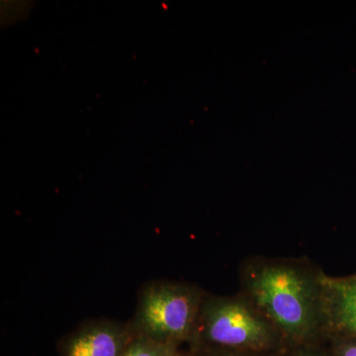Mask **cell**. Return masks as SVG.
Returning a JSON list of instances; mask_svg holds the SVG:
<instances>
[{
    "label": "cell",
    "mask_w": 356,
    "mask_h": 356,
    "mask_svg": "<svg viewBox=\"0 0 356 356\" xmlns=\"http://www.w3.org/2000/svg\"><path fill=\"white\" fill-rule=\"evenodd\" d=\"M296 356H318V355H310V353H302V355H298Z\"/></svg>",
    "instance_id": "obj_8"
},
{
    "label": "cell",
    "mask_w": 356,
    "mask_h": 356,
    "mask_svg": "<svg viewBox=\"0 0 356 356\" xmlns=\"http://www.w3.org/2000/svg\"><path fill=\"white\" fill-rule=\"evenodd\" d=\"M200 294L188 285L154 282L140 293L133 324L135 336L173 346L195 331L200 314Z\"/></svg>",
    "instance_id": "obj_2"
},
{
    "label": "cell",
    "mask_w": 356,
    "mask_h": 356,
    "mask_svg": "<svg viewBox=\"0 0 356 356\" xmlns=\"http://www.w3.org/2000/svg\"><path fill=\"white\" fill-rule=\"evenodd\" d=\"M339 356H356V341L341 344Z\"/></svg>",
    "instance_id": "obj_7"
},
{
    "label": "cell",
    "mask_w": 356,
    "mask_h": 356,
    "mask_svg": "<svg viewBox=\"0 0 356 356\" xmlns=\"http://www.w3.org/2000/svg\"><path fill=\"white\" fill-rule=\"evenodd\" d=\"M198 324L208 343L234 350H261L273 339L270 325L242 301L208 299L201 305Z\"/></svg>",
    "instance_id": "obj_3"
},
{
    "label": "cell",
    "mask_w": 356,
    "mask_h": 356,
    "mask_svg": "<svg viewBox=\"0 0 356 356\" xmlns=\"http://www.w3.org/2000/svg\"><path fill=\"white\" fill-rule=\"evenodd\" d=\"M122 356H172V346L147 337L134 336Z\"/></svg>",
    "instance_id": "obj_6"
},
{
    "label": "cell",
    "mask_w": 356,
    "mask_h": 356,
    "mask_svg": "<svg viewBox=\"0 0 356 356\" xmlns=\"http://www.w3.org/2000/svg\"><path fill=\"white\" fill-rule=\"evenodd\" d=\"M252 300L264 316L293 339L315 334L322 314V287L295 267L267 266L250 280Z\"/></svg>",
    "instance_id": "obj_1"
},
{
    "label": "cell",
    "mask_w": 356,
    "mask_h": 356,
    "mask_svg": "<svg viewBox=\"0 0 356 356\" xmlns=\"http://www.w3.org/2000/svg\"><path fill=\"white\" fill-rule=\"evenodd\" d=\"M324 309L337 329L356 336V276L343 280L324 278Z\"/></svg>",
    "instance_id": "obj_5"
},
{
    "label": "cell",
    "mask_w": 356,
    "mask_h": 356,
    "mask_svg": "<svg viewBox=\"0 0 356 356\" xmlns=\"http://www.w3.org/2000/svg\"><path fill=\"white\" fill-rule=\"evenodd\" d=\"M208 356H238V355H208Z\"/></svg>",
    "instance_id": "obj_9"
},
{
    "label": "cell",
    "mask_w": 356,
    "mask_h": 356,
    "mask_svg": "<svg viewBox=\"0 0 356 356\" xmlns=\"http://www.w3.org/2000/svg\"><path fill=\"white\" fill-rule=\"evenodd\" d=\"M135 336L131 327L95 321L72 332L63 346V356H122Z\"/></svg>",
    "instance_id": "obj_4"
}]
</instances>
